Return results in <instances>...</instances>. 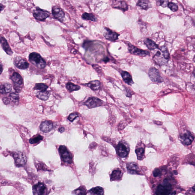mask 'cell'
Returning a JSON list of instances; mask_svg holds the SVG:
<instances>
[{"label": "cell", "mask_w": 195, "mask_h": 195, "mask_svg": "<svg viewBox=\"0 0 195 195\" xmlns=\"http://www.w3.org/2000/svg\"><path fill=\"white\" fill-rule=\"evenodd\" d=\"M13 157L16 166H24L27 162V158L23 152H15L13 154Z\"/></svg>", "instance_id": "cell-8"}, {"label": "cell", "mask_w": 195, "mask_h": 195, "mask_svg": "<svg viewBox=\"0 0 195 195\" xmlns=\"http://www.w3.org/2000/svg\"><path fill=\"white\" fill-rule=\"evenodd\" d=\"M78 117V115L77 113H73L70 115L68 119L70 121L72 122L76 118H77Z\"/></svg>", "instance_id": "cell-38"}, {"label": "cell", "mask_w": 195, "mask_h": 195, "mask_svg": "<svg viewBox=\"0 0 195 195\" xmlns=\"http://www.w3.org/2000/svg\"><path fill=\"white\" fill-rule=\"evenodd\" d=\"M3 103L6 104H8L10 102V99L7 97H4V98H3Z\"/></svg>", "instance_id": "cell-41"}, {"label": "cell", "mask_w": 195, "mask_h": 195, "mask_svg": "<svg viewBox=\"0 0 195 195\" xmlns=\"http://www.w3.org/2000/svg\"><path fill=\"white\" fill-rule=\"evenodd\" d=\"M58 150L63 162L67 164H71L72 157L71 154L69 151L66 147L64 146H60Z\"/></svg>", "instance_id": "cell-4"}, {"label": "cell", "mask_w": 195, "mask_h": 195, "mask_svg": "<svg viewBox=\"0 0 195 195\" xmlns=\"http://www.w3.org/2000/svg\"><path fill=\"white\" fill-rule=\"evenodd\" d=\"M93 68L95 69L96 71L99 74H102L103 71L102 68L97 65H93Z\"/></svg>", "instance_id": "cell-40"}, {"label": "cell", "mask_w": 195, "mask_h": 195, "mask_svg": "<svg viewBox=\"0 0 195 195\" xmlns=\"http://www.w3.org/2000/svg\"><path fill=\"white\" fill-rule=\"evenodd\" d=\"M144 43L150 50H154L155 49H159V46L155 42L150 39L147 38L144 41Z\"/></svg>", "instance_id": "cell-24"}, {"label": "cell", "mask_w": 195, "mask_h": 195, "mask_svg": "<svg viewBox=\"0 0 195 195\" xmlns=\"http://www.w3.org/2000/svg\"><path fill=\"white\" fill-rule=\"evenodd\" d=\"M85 86L88 87L94 91L99 90L101 87V83L98 80H95L90 82L88 84H85Z\"/></svg>", "instance_id": "cell-22"}, {"label": "cell", "mask_w": 195, "mask_h": 195, "mask_svg": "<svg viewBox=\"0 0 195 195\" xmlns=\"http://www.w3.org/2000/svg\"><path fill=\"white\" fill-rule=\"evenodd\" d=\"M193 75H194V76L195 77V68L194 71H193Z\"/></svg>", "instance_id": "cell-44"}, {"label": "cell", "mask_w": 195, "mask_h": 195, "mask_svg": "<svg viewBox=\"0 0 195 195\" xmlns=\"http://www.w3.org/2000/svg\"><path fill=\"white\" fill-rule=\"evenodd\" d=\"M112 6L113 8L121 10L124 12L127 11L129 9L127 3L122 0H114Z\"/></svg>", "instance_id": "cell-14"}, {"label": "cell", "mask_w": 195, "mask_h": 195, "mask_svg": "<svg viewBox=\"0 0 195 195\" xmlns=\"http://www.w3.org/2000/svg\"><path fill=\"white\" fill-rule=\"evenodd\" d=\"M128 47V50L131 54L136 55L140 56H145L147 55H150V53L149 51L143 50L138 48L137 47L132 45L130 43H126Z\"/></svg>", "instance_id": "cell-6"}, {"label": "cell", "mask_w": 195, "mask_h": 195, "mask_svg": "<svg viewBox=\"0 0 195 195\" xmlns=\"http://www.w3.org/2000/svg\"><path fill=\"white\" fill-rule=\"evenodd\" d=\"M33 16L37 20L43 21L50 15V13L46 10L37 8L33 12Z\"/></svg>", "instance_id": "cell-7"}, {"label": "cell", "mask_w": 195, "mask_h": 195, "mask_svg": "<svg viewBox=\"0 0 195 195\" xmlns=\"http://www.w3.org/2000/svg\"><path fill=\"white\" fill-rule=\"evenodd\" d=\"M12 89V85L8 83H6L4 85L1 84V94L9 93L11 91Z\"/></svg>", "instance_id": "cell-28"}, {"label": "cell", "mask_w": 195, "mask_h": 195, "mask_svg": "<svg viewBox=\"0 0 195 195\" xmlns=\"http://www.w3.org/2000/svg\"><path fill=\"white\" fill-rule=\"evenodd\" d=\"M50 93L49 92L46 91H40L37 93L36 96L41 100L46 101L49 98Z\"/></svg>", "instance_id": "cell-26"}, {"label": "cell", "mask_w": 195, "mask_h": 195, "mask_svg": "<svg viewBox=\"0 0 195 195\" xmlns=\"http://www.w3.org/2000/svg\"><path fill=\"white\" fill-rule=\"evenodd\" d=\"M122 172L120 170H115L113 171L111 176V181H117L121 179L122 176Z\"/></svg>", "instance_id": "cell-23"}, {"label": "cell", "mask_w": 195, "mask_h": 195, "mask_svg": "<svg viewBox=\"0 0 195 195\" xmlns=\"http://www.w3.org/2000/svg\"><path fill=\"white\" fill-rule=\"evenodd\" d=\"M48 88V87L47 85L42 84V83H38V84H35L34 89L40 90V91H46Z\"/></svg>", "instance_id": "cell-32"}, {"label": "cell", "mask_w": 195, "mask_h": 195, "mask_svg": "<svg viewBox=\"0 0 195 195\" xmlns=\"http://www.w3.org/2000/svg\"><path fill=\"white\" fill-rule=\"evenodd\" d=\"M154 176L155 177H160L162 175V172L159 168H155L153 172Z\"/></svg>", "instance_id": "cell-39"}, {"label": "cell", "mask_w": 195, "mask_h": 195, "mask_svg": "<svg viewBox=\"0 0 195 195\" xmlns=\"http://www.w3.org/2000/svg\"><path fill=\"white\" fill-rule=\"evenodd\" d=\"M171 184L168 182V180L166 179L163 184L158 186L155 193L157 195L171 194Z\"/></svg>", "instance_id": "cell-3"}, {"label": "cell", "mask_w": 195, "mask_h": 195, "mask_svg": "<svg viewBox=\"0 0 195 195\" xmlns=\"http://www.w3.org/2000/svg\"><path fill=\"white\" fill-rule=\"evenodd\" d=\"M9 97L10 99L15 101H18L19 99L18 93L17 92H12L10 94Z\"/></svg>", "instance_id": "cell-36"}, {"label": "cell", "mask_w": 195, "mask_h": 195, "mask_svg": "<svg viewBox=\"0 0 195 195\" xmlns=\"http://www.w3.org/2000/svg\"><path fill=\"white\" fill-rule=\"evenodd\" d=\"M29 59L30 62L39 69H44L46 66L45 61L38 53H31L29 55Z\"/></svg>", "instance_id": "cell-2"}, {"label": "cell", "mask_w": 195, "mask_h": 195, "mask_svg": "<svg viewBox=\"0 0 195 195\" xmlns=\"http://www.w3.org/2000/svg\"><path fill=\"white\" fill-rule=\"evenodd\" d=\"M66 86L67 89L70 92L77 91L81 88L80 87L78 86V85L74 84L71 82L67 83Z\"/></svg>", "instance_id": "cell-30"}, {"label": "cell", "mask_w": 195, "mask_h": 195, "mask_svg": "<svg viewBox=\"0 0 195 195\" xmlns=\"http://www.w3.org/2000/svg\"><path fill=\"white\" fill-rule=\"evenodd\" d=\"M135 152L138 160H142L144 157L145 149L143 147H139L136 149Z\"/></svg>", "instance_id": "cell-31"}, {"label": "cell", "mask_w": 195, "mask_h": 195, "mask_svg": "<svg viewBox=\"0 0 195 195\" xmlns=\"http://www.w3.org/2000/svg\"><path fill=\"white\" fill-rule=\"evenodd\" d=\"M156 1L157 6H162L163 8L168 7L169 3L168 0H156Z\"/></svg>", "instance_id": "cell-34"}, {"label": "cell", "mask_w": 195, "mask_h": 195, "mask_svg": "<svg viewBox=\"0 0 195 195\" xmlns=\"http://www.w3.org/2000/svg\"><path fill=\"white\" fill-rule=\"evenodd\" d=\"M1 43L3 48L7 54L9 55H12L13 54V52L9 45V44L7 40L3 37H1Z\"/></svg>", "instance_id": "cell-20"}, {"label": "cell", "mask_w": 195, "mask_h": 195, "mask_svg": "<svg viewBox=\"0 0 195 195\" xmlns=\"http://www.w3.org/2000/svg\"><path fill=\"white\" fill-rule=\"evenodd\" d=\"M180 140L184 145H190L194 140V137L190 132H187L180 136Z\"/></svg>", "instance_id": "cell-15"}, {"label": "cell", "mask_w": 195, "mask_h": 195, "mask_svg": "<svg viewBox=\"0 0 195 195\" xmlns=\"http://www.w3.org/2000/svg\"><path fill=\"white\" fill-rule=\"evenodd\" d=\"M121 74L123 80L126 84L130 86L134 84L132 76L129 72L126 71H123L121 72Z\"/></svg>", "instance_id": "cell-21"}, {"label": "cell", "mask_w": 195, "mask_h": 195, "mask_svg": "<svg viewBox=\"0 0 195 195\" xmlns=\"http://www.w3.org/2000/svg\"><path fill=\"white\" fill-rule=\"evenodd\" d=\"M192 188L193 190H194L195 191V185L194 186V187H193Z\"/></svg>", "instance_id": "cell-45"}, {"label": "cell", "mask_w": 195, "mask_h": 195, "mask_svg": "<svg viewBox=\"0 0 195 195\" xmlns=\"http://www.w3.org/2000/svg\"><path fill=\"white\" fill-rule=\"evenodd\" d=\"M58 130H59V132H60L62 133L64 132L65 130V128L63 127H61V128H60L58 129Z\"/></svg>", "instance_id": "cell-42"}, {"label": "cell", "mask_w": 195, "mask_h": 195, "mask_svg": "<svg viewBox=\"0 0 195 195\" xmlns=\"http://www.w3.org/2000/svg\"><path fill=\"white\" fill-rule=\"evenodd\" d=\"M43 139V137L41 135H38L35 138H31L29 140V143L31 144L37 143L42 140Z\"/></svg>", "instance_id": "cell-35"}, {"label": "cell", "mask_w": 195, "mask_h": 195, "mask_svg": "<svg viewBox=\"0 0 195 195\" xmlns=\"http://www.w3.org/2000/svg\"><path fill=\"white\" fill-rule=\"evenodd\" d=\"M138 6L145 10H148L150 8L149 0H139L137 3Z\"/></svg>", "instance_id": "cell-25"}, {"label": "cell", "mask_w": 195, "mask_h": 195, "mask_svg": "<svg viewBox=\"0 0 195 195\" xmlns=\"http://www.w3.org/2000/svg\"><path fill=\"white\" fill-rule=\"evenodd\" d=\"M90 194L92 195H103L104 189L100 187H97L93 188L89 191Z\"/></svg>", "instance_id": "cell-29"}, {"label": "cell", "mask_w": 195, "mask_h": 195, "mask_svg": "<svg viewBox=\"0 0 195 195\" xmlns=\"http://www.w3.org/2000/svg\"><path fill=\"white\" fill-rule=\"evenodd\" d=\"M82 18L84 20H90L94 22H96L97 21V18L92 13H84L82 16Z\"/></svg>", "instance_id": "cell-27"}, {"label": "cell", "mask_w": 195, "mask_h": 195, "mask_svg": "<svg viewBox=\"0 0 195 195\" xmlns=\"http://www.w3.org/2000/svg\"><path fill=\"white\" fill-rule=\"evenodd\" d=\"M103 104V102L102 100L95 97H89L84 103L85 105L89 109L99 107L102 106Z\"/></svg>", "instance_id": "cell-9"}, {"label": "cell", "mask_w": 195, "mask_h": 195, "mask_svg": "<svg viewBox=\"0 0 195 195\" xmlns=\"http://www.w3.org/2000/svg\"><path fill=\"white\" fill-rule=\"evenodd\" d=\"M47 188L45 184L39 182L33 187V193L34 195H43L47 192Z\"/></svg>", "instance_id": "cell-13"}, {"label": "cell", "mask_w": 195, "mask_h": 195, "mask_svg": "<svg viewBox=\"0 0 195 195\" xmlns=\"http://www.w3.org/2000/svg\"><path fill=\"white\" fill-rule=\"evenodd\" d=\"M13 62L15 66L21 70H26L29 66V63L25 60L19 56L14 58Z\"/></svg>", "instance_id": "cell-10"}, {"label": "cell", "mask_w": 195, "mask_h": 195, "mask_svg": "<svg viewBox=\"0 0 195 195\" xmlns=\"http://www.w3.org/2000/svg\"><path fill=\"white\" fill-rule=\"evenodd\" d=\"M10 79L13 82L14 84L17 86H21L24 84V81L22 76L17 72H13L10 77Z\"/></svg>", "instance_id": "cell-19"}, {"label": "cell", "mask_w": 195, "mask_h": 195, "mask_svg": "<svg viewBox=\"0 0 195 195\" xmlns=\"http://www.w3.org/2000/svg\"><path fill=\"white\" fill-rule=\"evenodd\" d=\"M54 127L52 122L46 120L42 122L40 126V130L44 133H48L50 132Z\"/></svg>", "instance_id": "cell-17"}, {"label": "cell", "mask_w": 195, "mask_h": 195, "mask_svg": "<svg viewBox=\"0 0 195 195\" xmlns=\"http://www.w3.org/2000/svg\"><path fill=\"white\" fill-rule=\"evenodd\" d=\"M104 29L105 31L103 35L106 39L111 41H115L118 40L120 35L119 34L113 31L108 28L105 27Z\"/></svg>", "instance_id": "cell-11"}, {"label": "cell", "mask_w": 195, "mask_h": 195, "mask_svg": "<svg viewBox=\"0 0 195 195\" xmlns=\"http://www.w3.org/2000/svg\"><path fill=\"white\" fill-rule=\"evenodd\" d=\"M116 151L119 157L125 158L128 155L129 150L124 144L119 143L117 146Z\"/></svg>", "instance_id": "cell-12"}, {"label": "cell", "mask_w": 195, "mask_h": 195, "mask_svg": "<svg viewBox=\"0 0 195 195\" xmlns=\"http://www.w3.org/2000/svg\"><path fill=\"white\" fill-rule=\"evenodd\" d=\"M128 171L132 174H139L140 170L139 166L134 162L129 163L127 165Z\"/></svg>", "instance_id": "cell-18"}, {"label": "cell", "mask_w": 195, "mask_h": 195, "mask_svg": "<svg viewBox=\"0 0 195 195\" xmlns=\"http://www.w3.org/2000/svg\"><path fill=\"white\" fill-rule=\"evenodd\" d=\"M72 194L85 195L86 194V189L84 187H81L75 190L72 192Z\"/></svg>", "instance_id": "cell-33"}, {"label": "cell", "mask_w": 195, "mask_h": 195, "mask_svg": "<svg viewBox=\"0 0 195 195\" xmlns=\"http://www.w3.org/2000/svg\"><path fill=\"white\" fill-rule=\"evenodd\" d=\"M168 8L171 9V10L173 12H175L177 11L178 9V6L176 3H169L168 4Z\"/></svg>", "instance_id": "cell-37"}, {"label": "cell", "mask_w": 195, "mask_h": 195, "mask_svg": "<svg viewBox=\"0 0 195 195\" xmlns=\"http://www.w3.org/2000/svg\"><path fill=\"white\" fill-rule=\"evenodd\" d=\"M149 76L151 80L155 83H161L163 81L158 70L155 67H151L149 71Z\"/></svg>", "instance_id": "cell-5"}, {"label": "cell", "mask_w": 195, "mask_h": 195, "mask_svg": "<svg viewBox=\"0 0 195 195\" xmlns=\"http://www.w3.org/2000/svg\"><path fill=\"white\" fill-rule=\"evenodd\" d=\"M3 70V66H2V65H1V73H2V72Z\"/></svg>", "instance_id": "cell-43"}, {"label": "cell", "mask_w": 195, "mask_h": 195, "mask_svg": "<svg viewBox=\"0 0 195 195\" xmlns=\"http://www.w3.org/2000/svg\"><path fill=\"white\" fill-rule=\"evenodd\" d=\"M52 14L55 18L62 22L65 18V13L63 10L57 7H54L52 9Z\"/></svg>", "instance_id": "cell-16"}, {"label": "cell", "mask_w": 195, "mask_h": 195, "mask_svg": "<svg viewBox=\"0 0 195 195\" xmlns=\"http://www.w3.org/2000/svg\"><path fill=\"white\" fill-rule=\"evenodd\" d=\"M161 51H158L153 57L154 61L159 65L165 64L170 59V56L168 49L166 47H161Z\"/></svg>", "instance_id": "cell-1"}]
</instances>
